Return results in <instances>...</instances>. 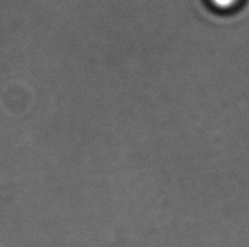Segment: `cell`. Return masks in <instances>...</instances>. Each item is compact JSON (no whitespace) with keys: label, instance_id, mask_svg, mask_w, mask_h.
<instances>
[{"label":"cell","instance_id":"obj_1","mask_svg":"<svg viewBox=\"0 0 249 247\" xmlns=\"http://www.w3.org/2000/svg\"><path fill=\"white\" fill-rule=\"evenodd\" d=\"M211 1H212V4L216 5L217 8H221V10L232 8L239 3V0H211Z\"/></svg>","mask_w":249,"mask_h":247}]
</instances>
